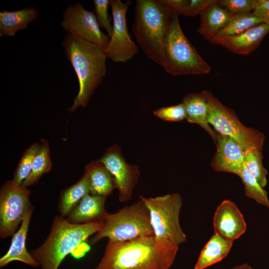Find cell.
<instances>
[{
	"instance_id": "cell-10",
	"label": "cell",
	"mask_w": 269,
	"mask_h": 269,
	"mask_svg": "<svg viewBox=\"0 0 269 269\" xmlns=\"http://www.w3.org/2000/svg\"><path fill=\"white\" fill-rule=\"evenodd\" d=\"M131 1L111 0L113 16V33L104 49L107 57L115 62H126L138 52L137 46L132 39L128 29L126 15Z\"/></svg>"
},
{
	"instance_id": "cell-29",
	"label": "cell",
	"mask_w": 269,
	"mask_h": 269,
	"mask_svg": "<svg viewBox=\"0 0 269 269\" xmlns=\"http://www.w3.org/2000/svg\"><path fill=\"white\" fill-rule=\"evenodd\" d=\"M40 144L35 142L27 148L17 165L14 173L13 181L20 185L29 175L34 158L38 151Z\"/></svg>"
},
{
	"instance_id": "cell-2",
	"label": "cell",
	"mask_w": 269,
	"mask_h": 269,
	"mask_svg": "<svg viewBox=\"0 0 269 269\" xmlns=\"http://www.w3.org/2000/svg\"><path fill=\"white\" fill-rule=\"evenodd\" d=\"M67 59L71 63L79 82V92L70 108L86 107L107 71V57L105 49L68 33L62 43Z\"/></svg>"
},
{
	"instance_id": "cell-11",
	"label": "cell",
	"mask_w": 269,
	"mask_h": 269,
	"mask_svg": "<svg viewBox=\"0 0 269 269\" xmlns=\"http://www.w3.org/2000/svg\"><path fill=\"white\" fill-rule=\"evenodd\" d=\"M61 24L68 33L104 49L109 43L110 37L100 29L95 14L80 2L67 7Z\"/></svg>"
},
{
	"instance_id": "cell-28",
	"label": "cell",
	"mask_w": 269,
	"mask_h": 269,
	"mask_svg": "<svg viewBox=\"0 0 269 269\" xmlns=\"http://www.w3.org/2000/svg\"><path fill=\"white\" fill-rule=\"evenodd\" d=\"M239 176L244 185L246 196L257 203L269 208V199L267 191L244 166Z\"/></svg>"
},
{
	"instance_id": "cell-8",
	"label": "cell",
	"mask_w": 269,
	"mask_h": 269,
	"mask_svg": "<svg viewBox=\"0 0 269 269\" xmlns=\"http://www.w3.org/2000/svg\"><path fill=\"white\" fill-rule=\"evenodd\" d=\"M208 105V122L215 131L234 139L244 151L252 148L263 150V133L244 125L235 112L223 105L212 94L205 90Z\"/></svg>"
},
{
	"instance_id": "cell-17",
	"label": "cell",
	"mask_w": 269,
	"mask_h": 269,
	"mask_svg": "<svg viewBox=\"0 0 269 269\" xmlns=\"http://www.w3.org/2000/svg\"><path fill=\"white\" fill-rule=\"evenodd\" d=\"M107 197L86 195L66 216L74 224L104 221L109 214L105 207Z\"/></svg>"
},
{
	"instance_id": "cell-22",
	"label": "cell",
	"mask_w": 269,
	"mask_h": 269,
	"mask_svg": "<svg viewBox=\"0 0 269 269\" xmlns=\"http://www.w3.org/2000/svg\"><path fill=\"white\" fill-rule=\"evenodd\" d=\"M90 181V194L107 197L115 188L113 177L100 160L92 162L85 167Z\"/></svg>"
},
{
	"instance_id": "cell-31",
	"label": "cell",
	"mask_w": 269,
	"mask_h": 269,
	"mask_svg": "<svg viewBox=\"0 0 269 269\" xmlns=\"http://www.w3.org/2000/svg\"><path fill=\"white\" fill-rule=\"evenodd\" d=\"M157 118L168 122H180L186 119V113L184 104L181 103L158 108L153 112Z\"/></svg>"
},
{
	"instance_id": "cell-5",
	"label": "cell",
	"mask_w": 269,
	"mask_h": 269,
	"mask_svg": "<svg viewBox=\"0 0 269 269\" xmlns=\"http://www.w3.org/2000/svg\"><path fill=\"white\" fill-rule=\"evenodd\" d=\"M147 207L153 235L162 248H179L187 241L179 221L182 199L177 193L146 198L140 196Z\"/></svg>"
},
{
	"instance_id": "cell-1",
	"label": "cell",
	"mask_w": 269,
	"mask_h": 269,
	"mask_svg": "<svg viewBox=\"0 0 269 269\" xmlns=\"http://www.w3.org/2000/svg\"><path fill=\"white\" fill-rule=\"evenodd\" d=\"M178 250L159 247L153 235L124 242L108 240L96 269H169Z\"/></svg>"
},
{
	"instance_id": "cell-32",
	"label": "cell",
	"mask_w": 269,
	"mask_h": 269,
	"mask_svg": "<svg viewBox=\"0 0 269 269\" xmlns=\"http://www.w3.org/2000/svg\"><path fill=\"white\" fill-rule=\"evenodd\" d=\"M94 10L98 23L100 27L105 29L110 37L113 33V24L108 13V7L110 5L109 0H94Z\"/></svg>"
},
{
	"instance_id": "cell-9",
	"label": "cell",
	"mask_w": 269,
	"mask_h": 269,
	"mask_svg": "<svg viewBox=\"0 0 269 269\" xmlns=\"http://www.w3.org/2000/svg\"><path fill=\"white\" fill-rule=\"evenodd\" d=\"M30 191L12 180L2 186L0 193V237L12 236L28 211L33 208L29 201Z\"/></svg>"
},
{
	"instance_id": "cell-27",
	"label": "cell",
	"mask_w": 269,
	"mask_h": 269,
	"mask_svg": "<svg viewBox=\"0 0 269 269\" xmlns=\"http://www.w3.org/2000/svg\"><path fill=\"white\" fill-rule=\"evenodd\" d=\"M214 0H161L177 15L195 16L201 14Z\"/></svg>"
},
{
	"instance_id": "cell-12",
	"label": "cell",
	"mask_w": 269,
	"mask_h": 269,
	"mask_svg": "<svg viewBox=\"0 0 269 269\" xmlns=\"http://www.w3.org/2000/svg\"><path fill=\"white\" fill-rule=\"evenodd\" d=\"M99 160L113 177L115 188L119 191L120 202L124 203L131 200L139 176L138 166L128 163L117 145L109 147Z\"/></svg>"
},
{
	"instance_id": "cell-26",
	"label": "cell",
	"mask_w": 269,
	"mask_h": 269,
	"mask_svg": "<svg viewBox=\"0 0 269 269\" xmlns=\"http://www.w3.org/2000/svg\"><path fill=\"white\" fill-rule=\"evenodd\" d=\"M263 150L252 148L245 151L244 166L265 188L268 184V172L263 164Z\"/></svg>"
},
{
	"instance_id": "cell-4",
	"label": "cell",
	"mask_w": 269,
	"mask_h": 269,
	"mask_svg": "<svg viewBox=\"0 0 269 269\" xmlns=\"http://www.w3.org/2000/svg\"><path fill=\"white\" fill-rule=\"evenodd\" d=\"M103 224L104 221L74 224L57 216L46 240L30 253L41 269H58L64 258L98 232Z\"/></svg>"
},
{
	"instance_id": "cell-15",
	"label": "cell",
	"mask_w": 269,
	"mask_h": 269,
	"mask_svg": "<svg viewBox=\"0 0 269 269\" xmlns=\"http://www.w3.org/2000/svg\"><path fill=\"white\" fill-rule=\"evenodd\" d=\"M269 32V24L262 23L239 35L217 37L210 42L221 45L234 53L248 55L258 47Z\"/></svg>"
},
{
	"instance_id": "cell-25",
	"label": "cell",
	"mask_w": 269,
	"mask_h": 269,
	"mask_svg": "<svg viewBox=\"0 0 269 269\" xmlns=\"http://www.w3.org/2000/svg\"><path fill=\"white\" fill-rule=\"evenodd\" d=\"M263 23L253 12L232 15L225 28L217 37H228L239 35L249 29Z\"/></svg>"
},
{
	"instance_id": "cell-14",
	"label": "cell",
	"mask_w": 269,
	"mask_h": 269,
	"mask_svg": "<svg viewBox=\"0 0 269 269\" xmlns=\"http://www.w3.org/2000/svg\"><path fill=\"white\" fill-rule=\"evenodd\" d=\"M217 152L211 165L216 171L239 176L244 167L245 151L232 138L218 133Z\"/></svg>"
},
{
	"instance_id": "cell-33",
	"label": "cell",
	"mask_w": 269,
	"mask_h": 269,
	"mask_svg": "<svg viewBox=\"0 0 269 269\" xmlns=\"http://www.w3.org/2000/svg\"><path fill=\"white\" fill-rule=\"evenodd\" d=\"M253 12L260 17L263 23L269 24V0H257Z\"/></svg>"
},
{
	"instance_id": "cell-24",
	"label": "cell",
	"mask_w": 269,
	"mask_h": 269,
	"mask_svg": "<svg viewBox=\"0 0 269 269\" xmlns=\"http://www.w3.org/2000/svg\"><path fill=\"white\" fill-rule=\"evenodd\" d=\"M51 166L48 143L42 139L34 158L31 172L21 186L26 188L35 184L41 176L50 170Z\"/></svg>"
},
{
	"instance_id": "cell-23",
	"label": "cell",
	"mask_w": 269,
	"mask_h": 269,
	"mask_svg": "<svg viewBox=\"0 0 269 269\" xmlns=\"http://www.w3.org/2000/svg\"><path fill=\"white\" fill-rule=\"evenodd\" d=\"M90 194V181L87 171L76 183L62 191L59 203L58 211L65 217L87 194Z\"/></svg>"
},
{
	"instance_id": "cell-34",
	"label": "cell",
	"mask_w": 269,
	"mask_h": 269,
	"mask_svg": "<svg viewBox=\"0 0 269 269\" xmlns=\"http://www.w3.org/2000/svg\"><path fill=\"white\" fill-rule=\"evenodd\" d=\"M230 269H255L252 266L247 263L235 266Z\"/></svg>"
},
{
	"instance_id": "cell-16",
	"label": "cell",
	"mask_w": 269,
	"mask_h": 269,
	"mask_svg": "<svg viewBox=\"0 0 269 269\" xmlns=\"http://www.w3.org/2000/svg\"><path fill=\"white\" fill-rule=\"evenodd\" d=\"M34 207L27 213L18 229L12 235L8 250L0 259V267L3 268L12 261H19L34 267L39 266L26 246V241L29 222Z\"/></svg>"
},
{
	"instance_id": "cell-30",
	"label": "cell",
	"mask_w": 269,
	"mask_h": 269,
	"mask_svg": "<svg viewBox=\"0 0 269 269\" xmlns=\"http://www.w3.org/2000/svg\"><path fill=\"white\" fill-rule=\"evenodd\" d=\"M217 3L232 15L253 11L257 0H217Z\"/></svg>"
},
{
	"instance_id": "cell-3",
	"label": "cell",
	"mask_w": 269,
	"mask_h": 269,
	"mask_svg": "<svg viewBox=\"0 0 269 269\" xmlns=\"http://www.w3.org/2000/svg\"><path fill=\"white\" fill-rule=\"evenodd\" d=\"M132 32L145 55L162 66L173 12L161 0H137Z\"/></svg>"
},
{
	"instance_id": "cell-21",
	"label": "cell",
	"mask_w": 269,
	"mask_h": 269,
	"mask_svg": "<svg viewBox=\"0 0 269 269\" xmlns=\"http://www.w3.org/2000/svg\"><path fill=\"white\" fill-rule=\"evenodd\" d=\"M38 10L30 7L0 12V36H13L17 32L27 28L38 16Z\"/></svg>"
},
{
	"instance_id": "cell-6",
	"label": "cell",
	"mask_w": 269,
	"mask_h": 269,
	"mask_svg": "<svg viewBox=\"0 0 269 269\" xmlns=\"http://www.w3.org/2000/svg\"><path fill=\"white\" fill-rule=\"evenodd\" d=\"M162 67L172 76L207 74L211 71L210 65L184 35L178 15L174 12L166 40Z\"/></svg>"
},
{
	"instance_id": "cell-7",
	"label": "cell",
	"mask_w": 269,
	"mask_h": 269,
	"mask_svg": "<svg viewBox=\"0 0 269 269\" xmlns=\"http://www.w3.org/2000/svg\"><path fill=\"white\" fill-rule=\"evenodd\" d=\"M148 210L140 199L113 214H109L102 229L91 240L94 245L100 240L124 242L141 237L153 235Z\"/></svg>"
},
{
	"instance_id": "cell-20",
	"label": "cell",
	"mask_w": 269,
	"mask_h": 269,
	"mask_svg": "<svg viewBox=\"0 0 269 269\" xmlns=\"http://www.w3.org/2000/svg\"><path fill=\"white\" fill-rule=\"evenodd\" d=\"M233 241L214 233L201 250L194 269H205L225 259Z\"/></svg>"
},
{
	"instance_id": "cell-13",
	"label": "cell",
	"mask_w": 269,
	"mask_h": 269,
	"mask_svg": "<svg viewBox=\"0 0 269 269\" xmlns=\"http://www.w3.org/2000/svg\"><path fill=\"white\" fill-rule=\"evenodd\" d=\"M213 228L214 233L234 242L245 233L247 224L237 205L224 200L216 209Z\"/></svg>"
},
{
	"instance_id": "cell-18",
	"label": "cell",
	"mask_w": 269,
	"mask_h": 269,
	"mask_svg": "<svg viewBox=\"0 0 269 269\" xmlns=\"http://www.w3.org/2000/svg\"><path fill=\"white\" fill-rule=\"evenodd\" d=\"M186 113V120L204 129L216 144L218 133L210 127L208 122V105L205 90L198 93H190L183 97Z\"/></svg>"
},
{
	"instance_id": "cell-19",
	"label": "cell",
	"mask_w": 269,
	"mask_h": 269,
	"mask_svg": "<svg viewBox=\"0 0 269 269\" xmlns=\"http://www.w3.org/2000/svg\"><path fill=\"white\" fill-rule=\"evenodd\" d=\"M197 32L209 41L218 36L228 24L232 15L214 0L200 14Z\"/></svg>"
}]
</instances>
